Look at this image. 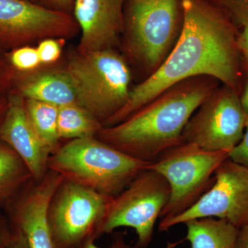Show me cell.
<instances>
[{
	"label": "cell",
	"mask_w": 248,
	"mask_h": 248,
	"mask_svg": "<svg viewBox=\"0 0 248 248\" xmlns=\"http://www.w3.org/2000/svg\"><path fill=\"white\" fill-rule=\"evenodd\" d=\"M237 46L242 69L248 68V23L239 27Z\"/></svg>",
	"instance_id": "cell-25"
},
{
	"label": "cell",
	"mask_w": 248,
	"mask_h": 248,
	"mask_svg": "<svg viewBox=\"0 0 248 248\" xmlns=\"http://www.w3.org/2000/svg\"><path fill=\"white\" fill-rule=\"evenodd\" d=\"M11 90L25 99L48 103L58 107L78 104L76 88L66 69L40 73L14 71Z\"/></svg>",
	"instance_id": "cell-15"
},
{
	"label": "cell",
	"mask_w": 248,
	"mask_h": 248,
	"mask_svg": "<svg viewBox=\"0 0 248 248\" xmlns=\"http://www.w3.org/2000/svg\"><path fill=\"white\" fill-rule=\"evenodd\" d=\"M28 117L34 130L51 155L60 148L58 120L59 107L34 99H25Z\"/></svg>",
	"instance_id": "cell-19"
},
{
	"label": "cell",
	"mask_w": 248,
	"mask_h": 248,
	"mask_svg": "<svg viewBox=\"0 0 248 248\" xmlns=\"http://www.w3.org/2000/svg\"><path fill=\"white\" fill-rule=\"evenodd\" d=\"M183 22L182 0H125V45L146 78L169 56L180 35Z\"/></svg>",
	"instance_id": "cell-5"
},
{
	"label": "cell",
	"mask_w": 248,
	"mask_h": 248,
	"mask_svg": "<svg viewBox=\"0 0 248 248\" xmlns=\"http://www.w3.org/2000/svg\"><path fill=\"white\" fill-rule=\"evenodd\" d=\"M15 234L16 231H12L6 217L0 212V248H7Z\"/></svg>",
	"instance_id": "cell-27"
},
{
	"label": "cell",
	"mask_w": 248,
	"mask_h": 248,
	"mask_svg": "<svg viewBox=\"0 0 248 248\" xmlns=\"http://www.w3.org/2000/svg\"><path fill=\"white\" fill-rule=\"evenodd\" d=\"M1 50H2V48H1V44H0V51H1Z\"/></svg>",
	"instance_id": "cell-33"
},
{
	"label": "cell",
	"mask_w": 248,
	"mask_h": 248,
	"mask_svg": "<svg viewBox=\"0 0 248 248\" xmlns=\"http://www.w3.org/2000/svg\"><path fill=\"white\" fill-rule=\"evenodd\" d=\"M15 231H16V234H15L14 239L7 248H29L27 239L22 232L16 228H15Z\"/></svg>",
	"instance_id": "cell-31"
},
{
	"label": "cell",
	"mask_w": 248,
	"mask_h": 248,
	"mask_svg": "<svg viewBox=\"0 0 248 248\" xmlns=\"http://www.w3.org/2000/svg\"><path fill=\"white\" fill-rule=\"evenodd\" d=\"M7 97V109L0 124V140L22 158L33 180L40 181L48 171V160L51 153L29 121L25 99L12 90Z\"/></svg>",
	"instance_id": "cell-13"
},
{
	"label": "cell",
	"mask_w": 248,
	"mask_h": 248,
	"mask_svg": "<svg viewBox=\"0 0 248 248\" xmlns=\"http://www.w3.org/2000/svg\"><path fill=\"white\" fill-rule=\"evenodd\" d=\"M239 99L245 113L248 116V68L242 69V81Z\"/></svg>",
	"instance_id": "cell-29"
},
{
	"label": "cell",
	"mask_w": 248,
	"mask_h": 248,
	"mask_svg": "<svg viewBox=\"0 0 248 248\" xmlns=\"http://www.w3.org/2000/svg\"><path fill=\"white\" fill-rule=\"evenodd\" d=\"M64 179L49 170L43 179L32 180L11 203V221L22 232L29 248H56L48 222L52 199Z\"/></svg>",
	"instance_id": "cell-12"
},
{
	"label": "cell",
	"mask_w": 248,
	"mask_h": 248,
	"mask_svg": "<svg viewBox=\"0 0 248 248\" xmlns=\"http://www.w3.org/2000/svg\"><path fill=\"white\" fill-rule=\"evenodd\" d=\"M103 125L78 104L59 107L58 129L60 140L96 138Z\"/></svg>",
	"instance_id": "cell-18"
},
{
	"label": "cell",
	"mask_w": 248,
	"mask_h": 248,
	"mask_svg": "<svg viewBox=\"0 0 248 248\" xmlns=\"http://www.w3.org/2000/svg\"><path fill=\"white\" fill-rule=\"evenodd\" d=\"M14 71L4 56L0 55V97L6 95L4 93L11 91Z\"/></svg>",
	"instance_id": "cell-24"
},
{
	"label": "cell",
	"mask_w": 248,
	"mask_h": 248,
	"mask_svg": "<svg viewBox=\"0 0 248 248\" xmlns=\"http://www.w3.org/2000/svg\"><path fill=\"white\" fill-rule=\"evenodd\" d=\"M136 159L97 138L71 140L49 157V170L65 180L114 197L151 164Z\"/></svg>",
	"instance_id": "cell-3"
},
{
	"label": "cell",
	"mask_w": 248,
	"mask_h": 248,
	"mask_svg": "<svg viewBox=\"0 0 248 248\" xmlns=\"http://www.w3.org/2000/svg\"><path fill=\"white\" fill-rule=\"evenodd\" d=\"M227 13L238 27L248 21V0H209Z\"/></svg>",
	"instance_id": "cell-21"
},
{
	"label": "cell",
	"mask_w": 248,
	"mask_h": 248,
	"mask_svg": "<svg viewBox=\"0 0 248 248\" xmlns=\"http://www.w3.org/2000/svg\"><path fill=\"white\" fill-rule=\"evenodd\" d=\"M170 193V187L164 176L153 170H145L122 192L112 197L98 238L126 227L136 232L137 247L148 248L153 239L155 223L169 203Z\"/></svg>",
	"instance_id": "cell-7"
},
{
	"label": "cell",
	"mask_w": 248,
	"mask_h": 248,
	"mask_svg": "<svg viewBox=\"0 0 248 248\" xmlns=\"http://www.w3.org/2000/svg\"><path fill=\"white\" fill-rule=\"evenodd\" d=\"M6 61L15 72L29 73L41 64L37 48L23 46L4 53Z\"/></svg>",
	"instance_id": "cell-20"
},
{
	"label": "cell",
	"mask_w": 248,
	"mask_h": 248,
	"mask_svg": "<svg viewBox=\"0 0 248 248\" xmlns=\"http://www.w3.org/2000/svg\"><path fill=\"white\" fill-rule=\"evenodd\" d=\"M79 248H102L98 247L95 244V239H91L88 240ZM108 248H138L136 245L132 246L128 244L125 241L124 234L122 232L116 233L112 239V244Z\"/></svg>",
	"instance_id": "cell-28"
},
{
	"label": "cell",
	"mask_w": 248,
	"mask_h": 248,
	"mask_svg": "<svg viewBox=\"0 0 248 248\" xmlns=\"http://www.w3.org/2000/svg\"><path fill=\"white\" fill-rule=\"evenodd\" d=\"M125 0H76L73 16L81 31L78 50L112 49L124 32Z\"/></svg>",
	"instance_id": "cell-14"
},
{
	"label": "cell",
	"mask_w": 248,
	"mask_h": 248,
	"mask_svg": "<svg viewBox=\"0 0 248 248\" xmlns=\"http://www.w3.org/2000/svg\"><path fill=\"white\" fill-rule=\"evenodd\" d=\"M189 248H234L238 228L219 218H196L184 223Z\"/></svg>",
	"instance_id": "cell-16"
},
{
	"label": "cell",
	"mask_w": 248,
	"mask_h": 248,
	"mask_svg": "<svg viewBox=\"0 0 248 248\" xmlns=\"http://www.w3.org/2000/svg\"><path fill=\"white\" fill-rule=\"evenodd\" d=\"M49 9L73 15L76 0H30Z\"/></svg>",
	"instance_id": "cell-26"
},
{
	"label": "cell",
	"mask_w": 248,
	"mask_h": 248,
	"mask_svg": "<svg viewBox=\"0 0 248 248\" xmlns=\"http://www.w3.org/2000/svg\"><path fill=\"white\" fill-rule=\"evenodd\" d=\"M182 2V29L169 56L154 73L131 89L128 102L104 127L123 122L170 86L195 77L216 78L239 94L242 81L237 46L239 27L209 0Z\"/></svg>",
	"instance_id": "cell-1"
},
{
	"label": "cell",
	"mask_w": 248,
	"mask_h": 248,
	"mask_svg": "<svg viewBox=\"0 0 248 248\" xmlns=\"http://www.w3.org/2000/svg\"><path fill=\"white\" fill-rule=\"evenodd\" d=\"M230 159L248 168V116L246 117V128L241 141L230 153Z\"/></svg>",
	"instance_id": "cell-23"
},
{
	"label": "cell",
	"mask_w": 248,
	"mask_h": 248,
	"mask_svg": "<svg viewBox=\"0 0 248 248\" xmlns=\"http://www.w3.org/2000/svg\"><path fill=\"white\" fill-rule=\"evenodd\" d=\"M219 218L240 228L248 224V168L231 159L220 165L215 172L211 188L185 213L161 218V232L196 218Z\"/></svg>",
	"instance_id": "cell-10"
},
{
	"label": "cell",
	"mask_w": 248,
	"mask_h": 248,
	"mask_svg": "<svg viewBox=\"0 0 248 248\" xmlns=\"http://www.w3.org/2000/svg\"><path fill=\"white\" fill-rule=\"evenodd\" d=\"M65 69L76 88L78 104L102 125L128 102L131 73L125 58L114 48L78 50Z\"/></svg>",
	"instance_id": "cell-4"
},
{
	"label": "cell",
	"mask_w": 248,
	"mask_h": 248,
	"mask_svg": "<svg viewBox=\"0 0 248 248\" xmlns=\"http://www.w3.org/2000/svg\"><path fill=\"white\" fill-rule=\"evenodd\" d=\"M234 248H248V224L238 228Z\"/></svg>",
	"instance_id": "cell-30"
},
{
	"label": "cell",
	"mask_w": 248,
	"mask_h": 248,
	"mask_svg": "<svg viewBox=\"0 0 248 248\" xmlns=\"http://www.w3.org/2000/svg\"><path fill=\"white\" fill-rule=\"evenodd\" d=\"M246 23H248V22H247L245 23V24H246ZM241 26H242V25H241Z\"/></svg>",
	"instance_id": "cell-34"
},
{
	"label": "cell",
	"mask_w": 248,
	"mask_h": 248,
	"mask_svg": "<svg viewBox=\"0 0 248 248\" xmlns=\"http://www.w3.org/2000/svg\"><path fill=\"white\" fill-rule=\"evenodd\" d=\"M79 30L74 16L30 0H0V44L2 50L48 38H68Z\"/></svg>",
	"instance_id": "cell-11"
},
{
	"label": "cell",
	"mask_w": 248,
	"mask_h": 248,
	"mask_svg": "<svg viewBox=\"0 0 248 248\" xmlns=\"http://www.w3.org/2000/svg\"><path fill=\"white\" fill-rule=\"evenodd\" d=\"M246 117L239 93L221 84L190 117L182 142L206 151L231 153L244 136Z\"/></svg>",
	"instance_id": "cell-9"
},
{
	"label": "cell",
	"mask_w": 248,
	"mask_h": 248,
	"mask_svg": "<svg viewBox=\"0 0 248 248\" xmlns=\"http://www.w3.org/2000/svg\"><path fill=\"white\" fill-rule=\"evenodd\" d=\"M112 197L63 180L54 195L48 222L56 248H79L98 239Z\"/></svg>",
	"instance_id": "cell-8"
},
{
	"label": "cell",
	"mask_w": 248,
	"mask_h": 248,
	"mask_svg": "<svg viewBox=\"0 0 248 248\" xmlns=\"http://www.w3.org/2000/svg\"><path fill=\"white\" fill-rule=\"evenodd\" d=\"M32 180L22 158L0 140V204L9 205Z\"/></svg>",
	"instance_id": "cell-17"
},
{
	"label": "cell",
	"mask_w": 248,
	"mask_h": 248,
	"mask_svg": "<svg viewBox=\"0 0 248 248\" xmlns=\"http://www.w3.org/2000/svg\"><path fill=\"white\" fill-rule=\"evenodd\" d=\"M230 152L209 151L182 143L164 152L147 167L164 176L170 187L169 203L161 214L170 218L185 213L213 186L215 172Z\"/></svg>",
	"instance_id": "cell-6"
},
{
	"label": "cell",
	"mask_w": 248,
	"mask_h": 248,
	"mask_svg": "<svg viewBox=\"0 0 248 248\" xmlns=\"http://www.w3.org/2000/svg\"><path fill=\"white\" fill-rule=\"evenodd\" d=\"M7 95L1 96V97H0V124H1L3 119H4L6 109H7Z\"/></svg>",
	"instance_id": "cell-32"
},
{
	"label": "cell",
	"mask_w": 248,
	"mask_h": 248,
	"mask_svg": "<svg viewBox=\"0 0 248 248\" xmlns=\"http://www.w3.org/2000/svg\"><path fill=\"white\" fill-rule=\"evenodd\" d=\"M41 64L53 63L60 58L62 53L61 44L53 38L45 39L40 42L37 48Z\"/></svg>",
	"instance_id": "cell-22"
},
{
	"label": "cell",
	"mask_w": 248,
	"mask_h": 248,
	"mask_svg": "<svg viewBox=\"0 0 248 248\" xmlns=\"http://www.w3.org/2000/svg\"><path fill=\"white\" fill-rule=\"evenodd\" d=\"M221 84L199 76L173 85L144 107L96 138L125 154L154 162L164 152L183 143L182 133L197 109Z\"/></svg>",
	"instance_id": "cell-2"
}]
</instances>
